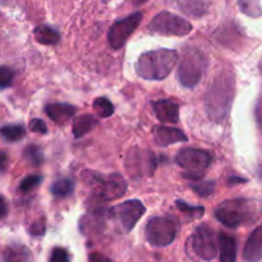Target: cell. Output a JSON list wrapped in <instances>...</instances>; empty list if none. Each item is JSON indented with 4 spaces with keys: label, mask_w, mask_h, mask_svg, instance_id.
Returning <instances> with one entry per match:
<instances>
[{
    "label": "cell",
    "mask_w": 262,
    "mask_h": 262,
    "mask_svg": "<svg viewBox=\"0 0 262 262\" xmlns=\"http://www.w3.org/2000/svg\"><path fill=\"white\" fill-rule=\"evenodd\" d=\"M262 211V202L251 199H233L215 209V217L228 228H238L255 220Z\"/></svg>",
    "instance_id": "3"
},
{
    "label": "cell",
    "mask_w": 262,
    "mask_h": 262,
    "mask_svg": "<svg viewBox=\"0 0 262 262\" xmlns=\"http://www.w3.org/2000/svg\"><path fill=\"white\" fill-rule=\"evenodd\" d=\"M178 224L171 216H155L146 225V239L151 246L165 247L176 239Z\"/></svg>",
    "instance_id": "5"
},
{
    "label": "cell",
    "mask_w": 262,
    "mask_h": 262,
    "mask_svg": "<svg viewBox=\"0 0 262 262\" xmlns=\"http://www.w3.org/2000/svg\"><path fill=\"white\" fill-rule=\"evenodd\" d=\"M26 160L31 164L32 166H40L43 161V155L42 151L40 147L35 145H30L25 148V152H23Z\"/></svg>",
    "instance_id": "26"
},
{
    "label": "cell",
    "mask_w": 262,
    "mask_h": 262,
    "mask_svg": "<svg viewBox=\"0 0 262 262\" xmlns=\"http://www.w3.org/2000/svg\"><path fill=\"white\" fill-rule=\"evenodd\" d=\"M31 253L25 246L13 245L4 251V262H30Z\"/></svg>",
    "instance_id": "21"
},
{
    "label": "cell",
    "mask_w": 262,
    "mask_h": 262,
    "mask_svg": "<svg viewBox=\"0 0 262 262\" xmlns=\"http://www.w3.org/2000/svg\"><path fill=\"white\" fill-rule=\"evenodd\" d=\"M176 161L184 170L205 171L212 161V155L206 150L200 148H182L176 156Z\"/></svg>",
    "instance_id": "11"
},
{
    "label": "cell",
    "mask_w": 262,
    "mask_h": 262,
    "mask_svg": "<svg viewBox=\"0 0 262 262\" xmlns=\"http://www.w3.org/2000/svg\"><path fill=\"white\" fill-rule=\"evenodd\" d=\"M90 262H113L110 258H107L106 256L102 255V253L94 252L90 255Z\"/></svg>",
    "instance_id": "35"
},
{
    "label": "cell",
    "mask_w": 262,
    "mask_h": 262,
    "mask_svg": "<svg viewBox=\"0 0 262 262\" xmlns=\"http://www.w3.org/2000/svg\"><path fill=\"white\" fill-rule=\"evenodd\" d=\"M189 247L192 253L205 261H211L217 255V245L215 233L207 225H200L189 238Z\"/></svg>",
    "instance_id": "8"
},
{
    "label": "cell",
    "mask_w": 262,
    "mask_h": 262,
    "mask_svg": "<svg viewBox=\"0 0 262 262\" xmlns=\"http://www.w3.org/2000/svg\"><path fill=\"white\" fill-rule=\"evenodd\" d=\"M30 232L32 235H42L45 233V224L43 223H35L31 225Z\"/></svg>",
    "instance_id": "34"
},
{
    "label": "cell",
    "mask_w": 262,
    "mask_h": 262,
    "mask_svg": "<svg viewBox=\"0 0 262 262\" xmlns=\"http://www.w3.org/2000/svg\"><path fill=\"white\" fill-rule=\"evenodd\" d=\"M97 124H99V120L91 114H84L76 118V119L73 120V124H72V130H73L74 137H83L84 135L91 132Z\"/></svg>",
    "instance_id": "18"
},
{
    "label": "cell",
    "mask_w": 262,
    "mask_h": 262,
    "mask_svg": "<svg viewBox=\"0 0 262 262\" xmlns=\"http://www.w3.org/2000/svg\"><path fill=\"white\" fill-rule=\"evenodd\" d=\"M178 7L187 14L200 17L207 12V0H178Z\"/></svg>",
    "instance_id": "20"
},
{
    "label": "cell",
    "mask_w": 262,
    "mask_h": 262,
    "mask_svg": "<svg viewBox=\"0 0 262 262\" xmlns=\"http://www.w3.org/2000/svg\"><path fill=\"white\" fill-rule=\"evenodd\" d=\"M0 135L8 142H17V141L22 140L25 137L26 129L20 124H8L0 128Z\"/></svg>",
    "instance_id": "23"
},
{
    "label": "cell",
    "mask_w": 262,
    "mask_h": 262,
    "mask_svg": "<svg viewBox=\"0 0 262 262\" xmlns=\"http://www.w3.org/2000/svg\"><path fill=\"white\" fill-rule=\"evenodd\" d=\"M35 40L41 45H56L60 40V36L54 28L49 26H37L33 31Z\"/></svg>",
    "instance_id": "19"
},
{
    "label": "cell",
    "mask_w": 262,
    "mask_h": 262,
    "mask_svg": "<svg viewBox=\"0 0 262 262\" xmlns=\"http://www.w3.org/2000/svg\"><path fill=\"white\" fill-rule=\"evenodd\" d=\"M84 177H87V181L90 183L99 187L100 199L102 201H115L124 196L127 192V182L118 173L102 176V174H97L95 171L86 170Z\"/></svg>",
    "instance_id": "6"
},
{
    "label": "cell",
    "mask_w": 262,
    "mask_h": 262,
    "mask_svg": "<svg viewBox=\"0 0 262 262\" xmlns=\"http://www.w3.org/2000/svg\"><path fill=\"white\" fill-rule=\"evenodd\" d=\"M42 182V177L41 176H28L20 182L19 191L20 192H31L35 188H37Z\"/></svg>",
    "instance_id": "29"
},
{
    "label": "cell",
    "mask_w": 262,
    "mask_h": 262,
    "mask_svg": "<svg viewBox=\"0 0 262 262\" xmlns=\"http://www.w3.org/2000/svg\"><path fill=\"white\" fill-rule=\"evenodd\" d=\"M178 53L171 49H158L141 54L136 63V72L147 81H161L173 71Z\"/></svg>",
    "instance_id": "2"
},
{
    "label": "cell",
    "mask_w": 262,
    "mask_h": 262,
    "mask_svg": "<svg viewBox=\"0 0 262 262\" xmlns=\"http://www.w3.org/2000/svg\"><path fill=\"white\" fill-rule=\"evenodd\" d=\"M14 72L8 67H0V89H7L13 83Z\"/></svg>",
    "instance_id": "30"
},
{
    "label": "cell",
    "mask_w": 262,
    "mask_h": 262,
    "mask_svg": "<svg viewBox=\"0 0 262 262\" xmlns=\"http://www.w3.org/2000/svg\"><path fill=\"white\" fill-rule=\"evenodd\" d=\"M125 166L129 173L143 176V174H152L156 168V159L154 154L142 152L138 150H130L128 152Z\"/></svg>",
    "instance_id": "12"
},
{
    "label": "cell",
    "mask_w": 262,
    "mask_h": 262,
    "mask_svg": "<svg viewBox=\"0 0 262 262\" xmlns=\"http://www.w3.org/2000/svg\"><path fill=\"white\" fill-rule=\"evenodd\" d=\"M207 68V58L199 49H189L178 67V79L187 89H193L201 81Z\"/></svg>",
    "instance_id": "4"
},
{
    "label": "cell",
    "mask_w": 262,
    "mask_h": 262,
    "mask_svg": "<svg viewBox=\"0 0 262 262\" xmlns=\"http://www.w3.org/2000/svg\"><path fill=\"white\" fill-rule=\"evenodd\" d=\"M77 107L71 104H61V102H56V104H49L45 106V113L54 123L56 124H64L68 122L69 119L73 118L76 114Z\"/></svg>",
    "instance_id": "16"
},
{
    "label": "cell",
    "mask_w": 262,
    "mask_h": 262,
    "mask_svg": "<svg viewBox=\"0 0 262 262\" xmlns=\"http://www.w3.org/2000/svg\"><path fill=\"white\" fill-rule=\"evenodd\" d=\"M152 109L161 123H178L179 104L177 101L170 99L158 100L152 102Z\"/></svg>",
    "instance_id": "14"
},
{
    "label": "cell",
    "mask_w": 262,
    "mask_h": 262,
    "mask_svg": "<svg viewBox=\"0 0 262 262\" xmlns=\"http://www.w3.org/2000/svg\"><path fill=\"white\" fill-rule=\"evenodd\" d=\"M192 189L201 197H209L214 193L215 191V182L214 181H197V183L189 184Z\"/></svg>",
    "instance_id": "27"
},
{
    "label": "cell",
    "mask_w": 262,
    "mask_h": 262,
    "mask_svg": "<svg viewBox=\"0 0 262 262\" xmlns=\"http://www.w3.org/2000/svg\"><path fill=\"white\" fill-rule=\"evenodd\" d=\"M246 179L243 178H235V177H233V178H229V184H237V183H245Z\"/></svg>",
    "instance_id": "38"
},
{
    "label": "cell",
    "mask_w": 262,
    "mask_h": 262,
    "mask_svg": "<svg viewBox=\"0 0 262 262\" xmlns=\"http://www.w3.org/2000/svg\"><path fill=\"white\" fill-rule=\"evenodd\" d=\"M30 129L32 130L33 133H40V135H45V133L48 132L45 122L41 119H37V118H35V119H32L30 122Z\"/></svg>",
    "instance_id": "32"
},
{
    "label": "cell",
    "mask_w": 262,
    "mask_h": 262,
    "mask_svg": "<svg viewBox=\"0 0 262 262\" xmlns=\"http://www.w3.org/2000/svg\"><path fill=\"white\" fill-rule=\"evenodd\" d=\"M7 214H8L7 202H5V200L0 196V219L7 216Z\"/></svg>",
    "instance_id": "37"
},
{
    "label": "cell",
    "mask_w": 262,
    "mask_h": 262,
    "mask_svg": "<svg viewBox=\"0 0 262 262\" xmlns=\"http://www.w3.org/2000/svg\"><path fill=\"white\" fill-rule=\"evenodd\" d=\"M92 106L100 118H109L114 114V105L106 97H97Z\"/></svg>",
    "instance_id": "25"
},
{
    "label": "cell",
    "mask_w": 262,
    "mask_h": 262,
    "mask_svg": "<svg viewBox=\"0 0 262 262\" xmlns=\"http://www.w3.org/2000/svg\"><path fill=\"white\" fill-rule=\"evenodd\" d=\"M132 2L135 5H142V4H145L147 0H132Z\"/></svg>",
    "instance_id": "39"
},
{
    "label": "cell",
    "mask_w": 262,
    "mask_h": 262,
    "mask_svg": "<svg viewBox=\"0 0 262 262\" xmlns=\"http://www.w3.org/2000/svg\"><path fill=\"white\" fill-rule=\"evenodd\" d=\"M109 216L118 220L124 229V232H130L138 220L146 212V207L140 200H128V201L118 204L109 210Z\"/></svg>",
    "instance_id": "9"
},
{
    "label": "cell",
    "mask_w": 262,
    "mask_h": 262,
    "mask_svg": "<svg viewBox=\"0 0 262 262\" xmlns=\"http://www.w3.org/2000/svg\"><path fill=\"white\" fill-rule=\"evenodd\" d=\"M50 262H69V255L67 250L61 247H56L51 251Z\"/></svg>",
    "instance_id": "31"
},
{
    "label": "cell",
    "mask_w": 262,
    "mask_h": 262,
    "mask_svg": "<svg viewBox=\"0 0 262 262\" xmlns=\"http://www.w3.org/2000/svg\"><path fill=\"white\" fill-rule=\"evenodd\" d=\"M183 178L188 179V181H192V182H197V181H202V178H204L205 176V171H201V170H187V171H183Z\"/></svg>",
    "instance_id": "33"
},
{
    "label": "cell",
    "mask_w": 262,
    "mask_h": 262,
    "mask_svg": "<svg viewBox=\"0 0 262 262\" xmlns=\"http://www.w3.org/2000/svg\"><path fill=\"white\" fill-rule=\"evenodd\" d=\"M51 194L56 199H64L73 193L74 182L69 178H60L54 182L50 187Z\"/></svg>",
    "instance_id": "22"
},
{
    "label": "cell",
    "mask_w": 262,
    "mask_h": 262,
    "mask_svg": "<svg viewBox=\"0 0 262 262\" xmlns=\"http://www.w3.org/2000/svg\"><path fill=\"white\" fill-rule=\"evenodd\" d=\"M8 166V156L7 154L0 152V173H4Z\"/></svg>",
    "instance_id": "36"
},
{
    "label": "cell",
    "mask_w": 262,
    "mask_h": 262,
    "mask_svg": "<svg viewBox=\"0 0 262 262\" xmlns=\"http://www.w3.org/2000/svg\"><path fill=\"white\" fill-rule=\"evenodd\" d=\"M234 97V76L230 72H222L210 86L205 97V107L210 119L222 122L230 110Z\"/></svg>",
    "instance_id": "1"
},
{
    "label": "cell",
    "mask_w": 262,
    "mask_h": 262,
    "mask_svg": "<svg viewBox=\"0 0 262 262\" xmlns=\"http://www.w3.org/2000/svg\"><path fill=\"white\" fill-rule=\"evenodd\" d=\"M243 258L247 262H258L262 260V224L253 230L246 242Z\"/></svg>",
    "instance_id": "15"
},
{
    "label": "cell",
    "mask_w": 262,
    "mask_h": 262,
    "mask_svg": "<svg viewBox=\"0 0 262 262\" xmlns=\"http://www.w3.org/2000/svg\"><path fill=\"white\" fill-rule=\"evenodd\" d=\"M241 12L252 18H258L262 15V8L260 0H238Z\"/></svg>",
    "instance_id": "24"
},
{
    "label": "cell",
    "mask_w": 262,
    "mask_h": 262,
    "mask_svg": "<svg viewBox=\"0 0 262 262\" xmlns=\"http://www.w3.org/2000/svg\"><path fill=\"white\" fill-rule=\"evenodd\" d=\"M142 18V12H136L133 13V14L128 15V17L115 22L114 25L110 27L109 32H107V41H109V45L112 46L114 50L122 49L123 46L125 45V42L128 41L129 36L137 30Z\"/></svg>",
    "instance_id": "10"
},
{
    "label": "cell",
    "mask_w": 262,
    "mask_h": 262,
    "mask_svg": "<svg viewBox=\"0 0 262 262\" xmlns=\"http://www.w3.org/2000/svg\"><path fill=\"white\" fill-rule=\"evenodd\" d=\"M220 247V262H235L237 258V241L234 237L220 233L219 234Z\"/></svg>",
    "instance_id": "17"
},
{
    "label": "cell",
    "mask_w": 262,
    "mask_h": 262,
    "mask_svg": "<svg viewBox=\"0 0 262 262\" xmlns=\"http://www.w3.org/2000/svg\"><path fill=\"white\" fill-rule=\"evenodd\" d=\"M151 32L163 36H187L193 27L188 20L170 12H160L148 25Z\"/></svg>",
    "instance_id": "7"
},
{
    "label": "cell",
    "mask_w": 262,
    "mask_h": 262,
    "mask_svg": "<svg viewBox=\"0 0 262 262\" xmlns=\"http://www.w3.org/2000/svg\"><path fill=\"white\" fill-rule=\"evenodd\" d=\"M152 136L156 145L161 146V147H166V146L174 145V143L186 142L188 140L183 130L177 129V128L165 127V125H156V127H154Z\"/></svg>",
    "instance_id": "13"
},
{
    "label": "cell",
    "mask_w": 262,
    "mask_h": 262,
    "mask_svg": "<svg viewBox=\"0 0 262 262\" xmlns=\"http://www.w3.org/2000/svg\"><path fill=\"white\" fill-rule=\"evenodd\" d=\"M176 205L179 211L184 212L187 215H191L192 217H201L205 212V209L202 206H191V205L186 204V202L181 201V200H178Z\"/></svg>",
    "instance_id": "28"
}]
</instances>
